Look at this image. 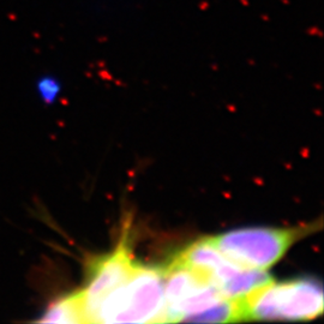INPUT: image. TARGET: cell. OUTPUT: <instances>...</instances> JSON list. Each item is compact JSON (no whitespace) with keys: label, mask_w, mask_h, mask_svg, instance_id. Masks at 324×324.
Wrapping results in <instances>:
<instances>
[{"label":"cell","mask_w":324,"mask_h":324,"mask_svg":"<svg viewBox=\"0 0 324 324\" xmlns=\"http://www.w3.org/2000/svg\"><path fill=\"white\" fill-rule=\"evenodd\" d=\"M163 292V266L137 263L126 281L102 300L94 323H160Z\"/></svg>","instance_id":"7a4b0ae2"},{"label":"cell","mask_w":324,"mask_h":324,"mask_svg":"<svg viewBox=\"0 0 324 324\" xmlns=\"http://www.w3.org/2000/svg\"><path fill=\"white\" fill-rule=\"evenodd\" d=\"M136 264L131 249L126 242V235L114 251L90 261L87 265L85 286L83 289H79L87 323H94L102 300L126 281Z\"/></svg>","instance_id":"5b68a950"},{"label":"cell","mask_w":324,"mask_h":324,"mask_svg":"<svg viewBox=\"0 0 324 324\" xmlns=\"http://www.w3.org/2000/svg\"><path fill=\"white\" fill-rule=\"evenodd\" d=\"M315 228V224L293 228L250 227L217 234L210 240L234 263L266 271L295 241L312 233Z\"/></svg>","instance_id":"3957f363"},{"label":"cell","mask_w":324,"mask_h":324,"mask_svg":"<svg viewBox=\"0 0 324 324\" xmlns=\"http://www.w3.org/2000/svg\"><path fill=\"white\" fill-rule=\"evenodd\" d=\"M40 322L45 323H87L79 291L61 297L43 312Z\"/></svg>","instance_id":"8992f818"},{"label":"cell","mask_w":324,"mask_h":324,"mask_svg":"<svg viewBox=\"0 0 324 324\" xmlns=\"http://www.w3.org/2000/svg\"><path fill=\"white\" fill-rule=\"evenodd\" d=\"M244 321H310L323 312V288L315 277L270 280L240 298Z\"/></svg>","instance_id":"6da1fadb"},{"label":"cell","mask_w":324,"mask_h":324,"mask_svg":"<svg viewBox=\"0 0 324 324\" xmlns=\"http://www.w3.org/2000/svg\"><path fill=\"white\" fill-rule=\"evenodd\" d=\"M165 303L160 323L185 322L186 318L224 297L202 275L173 259L163 266Z\"/></svg>","instance_id":"277c9868"}]
</instances>
